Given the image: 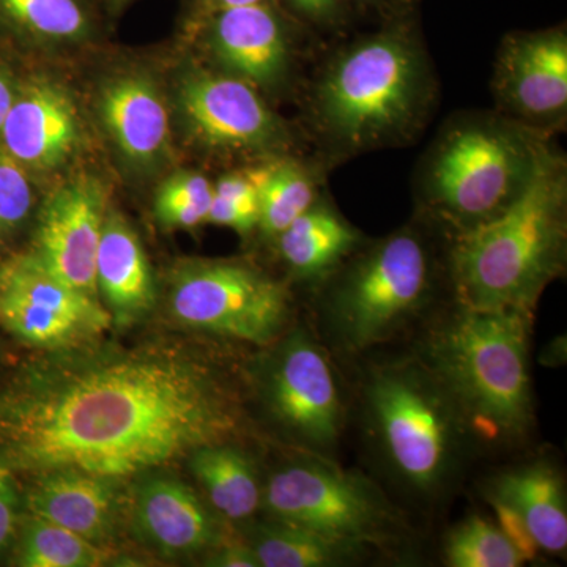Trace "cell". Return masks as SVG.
<instances>
[{"label": "cell", "instance_id": "obj_1", "mask_svg": "<svg viewBox=\"0 0 567 567\" xmlns=\"http://www.w3.org/2000/svg\"><path fill=\"white\" fill-rule=\"evenodd\" d=\"M48 354L0 393V464L13 473L73 468L125 481L240 429L230 388L181 347L100 341Z\"/></svg>", "mask_w": 567, "mask_h": 567}, {"label": "cell", "instance_id": "obj_2", "mask_svg": "<svg viewBox=\"0 0 567 567\" xmlns=\"http://www.w3.org/2000/svg\"><path fill=\"white\" fill-rule=\"evenodd\" d=\"M439 102V82L416 7L382 18L375 31L342 44L319 66L309 125L320 164L412 144Z\"/></svg>", "mask_w": 567, "mask_h": 567}, {"label": "cell", "instance_id": "obj_3", "mask_svg": "<svg viewBox=\"0 0 567 567\" xmlns=\"http://www.w3.org/2000/svg\"><path fill=\"white\" fill-rule=\"evenodd\" d=\"M567 164L548 147L520 197L492 221L453 235L447 271L458 306L532 315L565 270Z\"/></svg>", "mask_w": 567, "mask_h": 567}, {"label": "cell", "instance_id": "obj_4", "mask_svg": "<svg viewBox=\"0 0 567 567\" xmlns=\"http://www.w3.org/2000/svg\"><path fill=\"white\" fill-rule=\"evenodd\" d=\"M550 145L548 134L499 112H458L421 156L417 203L454 234L492 221L527 189Z\"/></svg>", "mask_w": 567, "mask_h": 567}, {"label": "cell", "instance_id": "obj_5", "mask_svg": "<svg viewBox=\"0 0 567 567\" xmlns=\"http://www.w3.org/2000/svg\"><path fill=\"white\" fill-rule=\"evenodd\" d=\"M529 323V312L461 306L425 346L424 364L465 423L494 442L522 439L532 425Z\"/></svg>", "mask_w": 567, "mask_h": 567}, {"label": "cell", "instance_id": "obj_6", "mask_svg": "<svg viewBox=\"0 0 567 567\" xmlns=\"http://www.w3.org/2000/svg\"><path fill=\"white\" fill-rule=\"evenodd\" d=\"M434 257L415 227L357 249L328 276L324 309L350 350L386 341L415 316L434 286Z\"/></svg>", "mask_w": 567, "mask_h": 567}, {"label": "cell", "instance_id": "obj_7", "mask_svg": "<svg viewBox=\"0 0 567 567\" xmlns=\"http://www.w3.org/2000/svg\"><path fill=\"white\" fill-rule=\"evenodd\" d=\"M365 410L383 456L402 483L423 494L445 483L465 421L427 365L375 369L365 383Z\"/></svg>", "mask_w": 567, "mask_h": 567}, {"label": "cell", "instance_id": "obj_8", "mask_svg": "<svg viewBox=\"0 0 567 567\" xmlns=\"http://www.w3.org/2000/svg\"><path fill=\"white\" fill-rule=\"evenodd\" d=\"M167 309L189 330L271 346L289 320L290 295L278 279L244 260L194 259L171 275Z\"/></svg>", "mask_w": 567, "mask_h": 567}, {"label": "cell", "instance_id": "obj_9", "mask_svg": "<svg viewBox=\"0 0 567 567\" xmlns=\"http://www.w3.org/2000/svg\"><path fill=\"white\" fill-rule=\"evenodd\" d=\"M262 506L274 520L361 547L385 536L393 520L372 484L322 456L276 470L262 487Z\"/></svg>", "mask_w": 567, "mask_h": 567}, {"label": "cell", "instance_id": "obj_10", "mask_svg": "<svg viewBox=\"0 0 567 567\" xmlns=\"http://www.w3.org/2000/svg\"><path fill=\"white\" fill-rule=\"evenodd\" d=\"M0 327L21 344L55 353L96 344L112 320L99 298L74 289L29 249L0 262Z\"/></svg>", "mask_w": 567, "mask_h": 567}, {"label": "cell", "instance_id": "obj_11", "mask_svg": "<svg viewBox=\"0 0 567 567\" xmlns=\"http://www.w3.org/2000/svg\"><path fill=\"white\" fill-rule=\"evenodd\" d=\"M260 377L268 415L317 456L333 450L341 435L342 405L327 357L306 331L275 342Z\"/></svg>", "mask_w": 567, "mask_h": 567}, {"label": "cell", "instance_id": "obj_12", "mask_svg": "<svg viewBox=\"0 0 567 567\" xmlns=\"http://www.w3.org/2000/svg\"><path fill=\"white\" fill-rule=\"evenodd\" d=\"M183 122L197 144L219 155L265 159L286 156L292 134L248 82L194 71L178 89Z\"/></svg>", "mask_w": 567, "mask_h": 567}, {"label": "cell", "instance_id": "obj_13", "mask_svg": "<svg viewBox=\"0 0 567 567\" xmlns=\"http://www.w3.org/2000/svg\"><path fill=\"white\" fill-rule=\"evenodd\" d=\"M496 112L548 134L567 118L565 24L507 33L496 51L492 76Z\"/></svg>", "mask_w": 567, "mask_h": 567}, {"label": "cell", "instance_id": "obj_14", "mask_svg": "<svg viewBox=\"0 0 567 567\" xmlns=\"http://www.w3.org/2000/svg\"><path fill=\"white\" fill-rule=\"evenodd\" d=\"M197 24L223 73L256 91H271L286 82L301 22L278 0L215 11Z\"/></svg>", "mask_w": 567, "mask_h": 567}, {"label": "cell", "instance_id": "obj_15", "mask_svg": "<svg viewBox=\"0 0 567 567\" xmlns=\"http://www.w3.org/2000/svg\"><path fill=\"white\" fill-rule=\"evenodd\" d=\"M107 215V192L99 178L80 175L48 197L31 251L81 292L99 298L96 252Z\"/></svg>", "mask_w": 567, "mask_h": 567}, {"label": "cell", "instance_id": "obj_16", "mask_svg": "<svg viewBox=\"0 0 567 567\" xmlns=\"http://www.w3.org/2000/svg\"><path fill=\"white\" fill-rule=\"evenodd\" d=\"M80 118L73 100L50 81L20 84L9 112L0 151L29 174L58 169L80 144Z\"/></svg>", "mask_w": 567, "mask_h": 567}, {"label": "cell", "instance_id": "obj_17", "mask_svg": "<svg viewBox=\"0 0 567 567\" xmlns=\"http://www.w3.org/2000/svg\"><path fill=\"white\" fill-rule=\"evenodd\" d=\"M136 535L164 558L193 557L223 543L218 520L188 484L169 476H145L134 487Z\"/></svg>", "mask_w": 567, "mask_h": 567}, {"label": "cell", "instance_id": "obj_18", "mask_svg": "<svg viewBox=\"0 0 567 567\" xmlns=\"http://www.w3.org/2000/svg\"><path fill=\"white\" fill-rule=\"evenodd\" d=\"M122 484L121 480L81 470H50L35 475L22 505L32 516L107 547L121 518Z\"/></svg>", "mask_w": 567, "mask_h": 567}, {"label": "cell", "instance_id": "obj_19", "mask_svg": "<svg viewBox=\"0 0 567 567\" xmlns=\"http://www.w3.org/2000/svg\"><path fill=\"white\" fill-rule=\"evenodd\" d=\"M99 300L112 328L128 330L144 322L158 298L151 260L125 216L112 210L104 219L95 262Z\"/></svg>", "mask_w": 567, "mask_h": 567}, {"label": "cell", "instance_id": "obj_20", "mask_svg": "<svg viewBox=\"0 0 567 567\" xmlns=\"http://www.w3.org/2000/svg\"><path fill=\"white\" fill-rule=\"evenodd\" d=\"M100 117L118 152L136 166H152L169 147V112L151 78L125 73L100 92Z\"/></svg>", "mask_w": 567, "mask_h": 567}, {"label": "cell", "instance_id": "obj_21", "mask_svg": "<svg viewBox=\"0 0 567 567\" xmlns=\"http://www.w3.org/2000/svg\"><path fill=\"white\" fill-rule=\"evenodd\" d=\"M276 244L293 276L322 281L363 245V235L320 196L276 237Z\"/></svg>", "mask_w": 567, "mask_h": 567}, {"label": "cell", "instance_id": "obj_22", "mask_svg": "<svg viewBox=\"0 0 567 567\" xmlns=\"http://www.w3.org/2000/svg\"><path fill=\"white\" fill-rule=\"evenodd\" d=\"M494 498L513 507L540 550L561 554L567 547V511L561 477L550 466L533 464L511 470L492 486Z\"/></svg>", "mask_w": 567, "mask_h": 567}, {"label": "cell", "instance_id": "obj_23", "mask_svg": "<svg viewBox=\"0 0 567 567\" xmlns=\"http://www.w3.org/2000/svg\"><path fill=\"white\" fill-rule=\"evenodd\" d=\"M188 458L213 509L227 520H248L262 506V486L251 458L230 442L199 447Z\"/></svg>", "mask_w": 567, "mask_h": 567}, {"label": "cell", "instance_id": "obj_24", "mask_svg": "<svg viewBox=\"0 0 567 567\" xmlns=\"http://www.w3.org/2000/svg\"><path fill=\"white\" fill-rule=\"evenodd\" d=\"M246 173L259 193L257 229L274 240L320 197L323 169L287 155L265 159Z\"/></svg>", "mask_w": 567, "mask_h": 567}, {"label": "cell", "instance_id": "obj_25", "mask_svg": "<svg viewBox=\"0 0 567 567\" xmlns=\"http://www.w3.org/2000/svg\"><path fill=\"white\" fill-rule=\"evenodd\" d=\"M249 547L260 567L346 565L361 546L331 539L312 529L274 520L252 529Z\"/></svg>", "mask_w": 567, "mask_h": 567}, {"label": "cell", "instance_id": "obj_26", "mask_svg": "<svg viewBox=\"0 0 567 567\" xmlns=\"http://www.w3.org/2000/svg\"><path fill=\"white\" fill-rule=\"evenodd\" d=\"M11 548L13 565L21 567H99L114 559L110 547L29 513L21 517Z\"/></svg>", "mask_w": 567, "mask_h": 567}, {"label": "cell", "instance_id": "obj_27", "mask_svg": "<svg viewBox=\"0 0 567 567\" xmlns=\"http://www.w3.org/2000/svg\"><path fill=\"white\" fill-rule=\"evenodd\" d=\"M0 20L43 43H78L92 32L84 0H0Z\"/></svg>", "mask_w": 567, "mask_h": 567}, {"label": "cell", "instance_id": "obj_28", "mask_svg": "<svg viewBox=\"0 0 567 567\" xmlns=\"http://www.w3.org/2000/svg\"><path fill=\"white\" fill-rule=\"evenodd\" d=\"M445 554L453 567H518L525 563L502 529L477 516L451 532Z\"/></svg>", "mask_w": 567, "mask_h": 567}, {"label": "cell", "instance_id": "obj_29", "mask_svg": "<svg viewBox=\"0 0 567 567\" xmlns=\"http://www.w3.org/2000/svg\"><path fill=\"white\" fill-rule=\"evenodd\" d=\"M33 207L31 174L0 151V252L29 221Z\"/></svg>", "mask_w": 567, "mask_h": 567}, {"label": "cell", "instance_id": "obj_30", "mask_svg": "<svg viewBox=\"0 0 567 567\" xmlns=\"http://www.w3.org/2000/svg\"><path fill=\"white\" fill-rule=\"evenodd\" d=\"M287 13L306 28L317 31H341L352 20L354 11L349 0H278Z\"/></svg>", "mask_w": 567, "mask_h": 567}, {"label": "cell", "instance_id": "obj_31", "mask_svg": "<svg viewBox=\"0 0 567 567\" xmlns=\"http://www.w3.org/2000/svg\"><path fill=\"white\" fill-rule=\"evenodd\" d=\"M21 505L14 473L0 464V555L13 547L22 517Z\"/></svg>", "mask_w": 567, "mask_h": 567}, {"label": "cell", "instance_id": "obj_32", "mask_svg": "<svg viewBox=\"0 0 567 567\" xmlns=\"http://www.w3.org/2000/svg\"><path fill=\"white\" fill-rule=\"evenodd\" d=\"M487 499L496 516V524H498L496 527L502 529L507 540L516 547L524 561L535 559L540 548L537 547L536 540L533 539L532 533H529L522 517L518 516L513 507L503 503L502 499L494 498V496H487Z\"/></svg>", "mask_w": 567, "mask_h": 567}, {"label": "cell", "instance_id": "obj_33", "mask_svg": "<svg viewBox=\"0 0 567 567\" xmlns=\"http://www.w3.org/2000/svg\"><path fill=\"white\" fill-rule=\"evenodd\" d=\"M213 185L207 177L196 173H178L167 178L155 200H194L212 204Z\"/></svg>", "mask_w": 567, "mask_h": 567}, {"label": "cell", "instance_id": "obj_34", "mask_svg": "<svg viewBox=\"0 0 567 567\" xmlns=\"http://www.w3.org/2000/svg\"><path fill=\"white\" fill-rule=\"evenodd\" d=\"M207 223L229 227L241 235H249L259 226V210L230 203L213 193Z\"/></svg>", "mask_w": 567, "mask_h": 567}, {"label": "cell", "instance_id": "obj_35", "mask_svg": "<svg viewBox=\"0 0 567 567\" xmlns=\"http://www.w3.org/2000/svg\"><path fill=\"white\" fill-rule=\"evenodd\" d=\"M207 566L213 567H260L259 559L254 555L249 544L237 540H223L219 546L213 548V554L207 558Z\"/></svg>", "mask_w": 567, "mask_h": 567}, {"label": "cell", "instance_id": "obj_36", "mask_svg": "<svg viewBox=\"0 0 567 567\" xmlns=\"http://www.w3.org/2000/svg\"><path fill=\"white\" fill-rule=\"evenodd\" d=\"M18 91H20V82L14 80L9 66L0 62V136H2L3 125H6L7 117H9Z\"/></svg>", "mask_w": 567, "mask_h": 567}, {"label": "cell", "instance_id": "obj_37", "mask_svg": "<svg viewBox=\"0 0 567 567\" xmlns=\"http://www.w3.org/2000/svg\"><path fill=\"white\" fill-rule=\"evenodd\" d=\"M417 0H349L354 13L364 11V13L379 14L380 20L388 14L398 13V11L416 7Z\"/></svg>", "mask_w": 567, "mask_h": 567}, {"label": "cell", "instance_id": "obj_38", "mask_svg": "<svg viewBox=\"0 0 567 567\" xmlns=\"http://www.w3.org/2000/svg\"><path fill=\"white\" fill-rule=\"evenodd\" d=\"M264 0H192L193 18L197 22L215 11L233 9V7L251 6Z\"/></svg>", "mask_w": 567, "mask_h": 567}, {"label": "cell", "instance_id": "obj_39", "mask_svg": "<svg viewBox=\"0 0 567 567\" xmlns=\"http://www.w3.org/2000/svg\"><path fill=\"white\" fill-rule=\"evenodd\" d=\"M112 2H114L115 6H121V3L126 2V0H112Z\"/></svg>", "mask_w": 567, "mask_h": 567}]
</instances>
